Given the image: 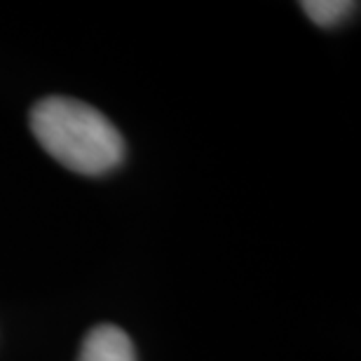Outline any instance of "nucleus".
<instances>
[{
	"mask_svg": "<svg viewBox=\"0 0 361 361\" xmlns=\"http://www.w3.org/2000/svg\"><path fill=\"white\" fill-rule=\"evenodd\" d=\"M300 7L314 24L329 28L348 19L357 10V3H350V0H305V3H300Z\"/></svg>",
	"mask_w": 361,
	"mask_h": 361,
	"instance_id": "obj_3",
	"label": "nucleus"
},
{
	"mask_svg": "<svg viewBox=\"0 0 361 361\" xmlns=\"http://www.w3.org/2000/svg\"><path fill=\"white\" fill-rule=\"evenodd\" d=\"M78 361H136L134 343L122 329L101 324L85 336Z\"/></svg>",
	"mask_w": 361,
	"mask_h": 361,
	"instance_id": "obj_2",
	"label": "nucleus"
},
{
	"mask_svg": "<svg viewBox=\"0 0 361 361\" xmlns=\"http://www.w3.org/2000/svg\"><path fill=\"white\" fill-rule=\"evenodd\" d=\"M31 132L56 162L85 176L108 174L125 157L113 122L78 99L47 97L31 111Z\"/></svg>",
	"mask_w": 361,
	"mask_h": 361,
	"instance_id": "obj_1",
	"label": "nucleus"
}]
</instances>
